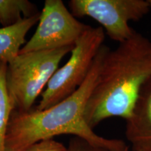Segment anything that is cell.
<instances>
[{
    "label": "cell",
    "instance_id": "13",
    "mask_svg": "<svg viewBox=\"0 0 151 151\" xmlns=\"http://www.w3.org/2000/svg\"><path fill=\"white\" fill-rule=\"evenodd\" d=\"M148 1H149V3H150V7H151V0H148Z\"/></svg>",
    "mask_w": 151,
    "mask_h": 151
},
{
    "label": "cell",
    "instance_id": "12",
    "mask_svg": "<svg viewBox=\"0 0 151 151\" xmlns=\"http://www.w3.org/2000/svg\"><path fill=\"white\" fill-rule=\"evenodd\" d=\"M67 151H109L106 149L92 146L79 137H75L69 142Z\"/></svg>",
    "mask_w": 151,
    "mask_h": 151
},
{
    "label": "cell",
    "instance_id": "1",
    "mask_svg": "<svg viewBox=\"0 0 151 151\" xmlns=\"http://www.w3.org/2000/svg\"><path fill=\"white\" fill-rule=\"evenodd\" d=\"M108 49L103 45L86 80L69 97L45 110L35 108L27 112L12 111L6 136L5 151H21L39 141L61 134L73 135L109 151H129L123 141L97 135L84 118L86 104Z\"/></svg>",
    "mask_w": 151,
    "mask_h": 151
},
{
    "label": "cell",
    "instance_id": "2",
    "mask_svg": "<svg viewBox=\"0 0 151 151\" xmlns=\"http://www.w3.org/2000/svg\"><path fill=\"white\" fill-rule=\"evenodd\" d=\"M151 77V41L135 32L104 56L86 104L85 120L92 129L106 119L131 116L143 85Z\"/></svg>",
    "mask_w": 151,
    "mask_h": 151
},
{
    "label": "cell",
    "instance_id": "3",
    "mask_svg": "<svg viewBox=\"0 0 151 151\" xmlns=\"http://www.w3.org/2000/svg\"><path fill=\"white\" fill-rule=\"evenodd\" d=\"M73 47L19 53L7 64L6 83L12 111L32 109L61 60Z\"/></svg>",
    "mask_w": 151,
    "mask_h": 151
},
{
    "label": "cell",
    "instance_id": "4",
    "mask_svg": "<svg viewBox=\"0 0 151 151\" xmlns=\"http://www.w3.org/2000/svg\"><path fill=\"white\" fill-rule=\"evenodd\" d=\"M104 39L105 32L101 27H90L85 32L76 43L67 63L49 81L36 107L37 110L49 109L78 89L88 76Z\"/></svg>",
    "mask_w": 151,
    "mask_h": 151
},
{
    "label": "cell",
    "instance_id": "8",
    "mask_svg": "<svg viewBox=\"0 0 151 151\" xmlns=\"http://www.w3.org/2000/svg\"><path fill=\"white\" fill-rule=\"evenodd\" d=\"M41 13L9 27L0 28V60L7 64L20 53L25 43V37L39 22Z\"/></svg>",
    "mask_w": 151,
    "mask_h": 151
},
{
    "label": "cell",
    "instance_id": "11",
    "mask_svg": "<svg viewBox=\"0 0 151 151\" xmlns=\"http://www.w3.org/2000/svg\"><path fill=\"white\" fill-rule=\"evenodd\" d=\"M21 151H67V148L53 139H47L36 143Z\"/></svg>",
    "mask_w": 151,
    "mask_h": 151
},
{
    "label": "cell",
    "instance_id": "6",
    "mask_svg": "<svg viewBox=\"0 0 151 151\" xmlns=\"http://www.w3.org/2000/svg\"><path fill=\"white\" fill-rule=\"evenodd\" d=\"M90 27L76 20L62 0H46L36 32L20 53L73 47Z\"/></svg>",
    "mask_w": 151,
    "mask_h": 151
},
{
    "label": "cell",
    "instance_id": "5",
    "mask_svg": "<svg viewBox=\"0 0 151 151\" xmlns=\"http://www.w3.org/2000/svg\"><path fill=\"white\" fill-rule=\"evenodd\" d=\"M69 6L75 17L88 16L96 20L108 37L118 43L136 32L129 22L140 20L151 8L148 0H71Z\"/></svg>",
    "mask_w": 151,
    "mask_h": 151
},
{
    "label": "cell",
    "instance_id": "7",
    "mask_svg": "<svg viewBox=\"0 0 151 151\" xmlns=\"http://www.w3.org/2000/svg\"><path fill=\"white\" fill-rule=\"evenodd\" d=\"M126 122L125 135L132 150L151 151V77L143 85Z\"/></svg>",
    "mask_w": 151,
    "mask_h": 151
},
{
    "label": "cell",
    "instance_id": "10",
    "mask_svg": "<svg viewBox=\"0 0 151 151\" xmlns=\"http://www.w3.org/2000/svg\"><path fill=\"white\" fill-rule=\"evenodd\" d=\"M7 63L0 60V151H5V140L12 108L6 83Z\"/></svg>",
    "mask_w": 151,
    "mask_h": 151
},
{
    "label": "cell",
    "instance_id": "9",
    "mask_svg": "<svg viewBox=\"0 0 151 151\" xmlns=\"http://www.w3.org/2000/svg\"><path fill=\"white\" fill-rule=\"evenodd\" d=\"M39 13L35 4L28 0H0V23L3 27L14 25Z\"/></svg>",
    "mask_w": 151,
    "mask_h": 151
}]
</instances>
